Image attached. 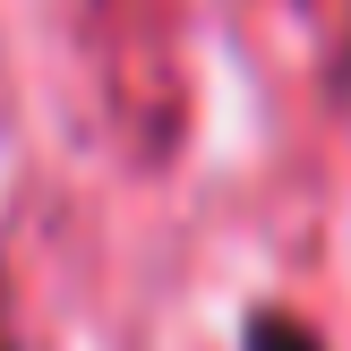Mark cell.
I'll return each mask as SVG.
<instances>
[{"label": "cell", "mask_w": 351, "mask_h": 351, "mask_svg": "<svg viewBox=\"0 0 351 351\" xmlns=\"http://www.w3.org/2000/svg\"><path fill=\"white\" fill-rule=\"evenodd\" d=\"M249 351H326L308 326H291V317H274V308H257L249 317Z\"/></svg>", "instance_id": "6da1fadb"}]
</instances>
